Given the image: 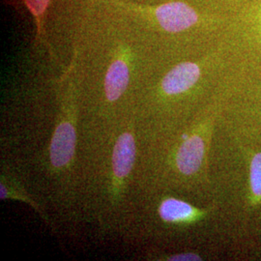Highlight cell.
<instances>
[{"label":"cell","instance_id":"cell-1","mask_svg":"<svg viewBox=\"0 0 261 261\" xmlns=\"http://www.w3.org/2000/svg\"><path fill=\"white\" fill-rule=\"evenodd\" d=\"M140 130L134 112L110 121H83L76 219L99 234H120L137 192Z\"/></svg>","mask_w":261,"mask_h":261},{"label":"cell","instance_id":"cell-2","mask_svg":"<svg viewBox=\"0 0 261 261\" xmlns=\"http://www.w3.org/2000/svg\"><path fill=\"white\" fill-rule=\"evenodd\" d=\"M84 114L80 93L71 74L57 97L53 129L35 162L40 192L66 219H76L75 195ZM35 158V159H36Z\"/></svg>","mask_w":261,"mask_h":261},{"label":"cell","instance_id":"cell-3","mask_svg":"<svg viewBox=\"0 0 261 261\" xmlns=\"http://www.w3.org/2000/svg\"><path fill=\"white\" fill-rule=\"evenodd\" d=\"M23 164L15 162H2L0 173V198L1 200H17L30 206L47 225L53 226V219L46 209V204L39 200L35 195V188L29 186L27 169Z\"/></svg>","mask_w":261,"mask_h":261},{"label":"cell","instance_id":"cell-4","mask_svg":"<svg viewBox=\"0 0 261 261\" xmlns=\"http://www.w3.org/2000/svg\"><path fill=\"white\" fill-rule=\"evenodd\" d=\"M200 20L194 8L184 2H168L151 8V23H157L160 31L181 33L194 28Z\"/></svg>","mask_w":261,"mask_h":261},{"label":"cell","instance_id":"cell-5","mask_svg":"<svg viewBox=\"0 0 261 261\" xmlns=\"http://www.w3.org/2000/svg\"><path fill=\"white\" fill-rule=\"evenodd\" d=\"M251 188L254 196L261 197V153L255 154L252 160Z\"/></svg>","mask_w":261,"mask_h":261},{"label":"cell","instance_id":"cell-6","mask_svg":"<svg viewBox=\"0 0 261 261\" xmlns=\"http://www.w3.org/2000/svg\"><path fill=\"white\" fill-rule=\"evenodd\" d=\"M146 257H149L148 259H156V260H169V261H196L202 260L201 256L192 252H178V253H171V254H149L146 255Z\"/></svg>","mask_w":261,"mask_h":261},{"label":"cell","instance_id":"cell-7","mask_svg":"<svg viewBox=\"0 0 261 261\" xmlns=\"http://www.w3.org/2000/svg\"><path fill=\"white\" fill-rule=\"evenodd\" d=\"M48 1L49 0H28V5L35 16L40 17L44 14Z\"/></svg>","mask_w":261,"mask_h":261}]
</instances>
